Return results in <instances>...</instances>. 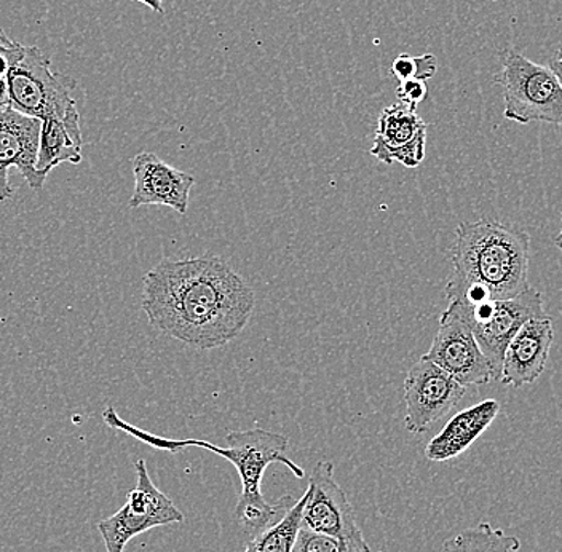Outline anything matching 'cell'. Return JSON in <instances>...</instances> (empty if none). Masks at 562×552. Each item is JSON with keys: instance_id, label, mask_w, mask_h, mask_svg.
Here are the masks:
<instances>
[{"instance_id": "1", "label": "cell", "mask_w": 562, "mask_h": 552, "mask_svg": "<svg viewBox=\"0 0 562 552\" xmlns=\"http://www.w3.org/2000/svg\"><path fill=\"white\" fill-rule=\"evenodd\" d=\"M256 294L217 256L161 260L143 278V307L158 333L196 350H213L240 336Z\"/></svg>"}, {"instance_id": "2", "label": "cell", "mask_w": 562, "mask_h": 552, "mask_svg": "<svg viewBox=\"0 0 562 552\" xmlns=\"http://www.w3.org/2000/svg\"><path fill=\"white\" fill-rule=\"evenodd\" d=\"M448 302L476 305L516 297L529 286L530 237L521 228L483 219L456 228Z\"/></svg>"}, {"instance_id": "3", "label": "cell", "mask_w": 562, "mask_h": 552, "mask_svg": "<svg viewBox=\"0 0 562 552\" xmlns=\"http://www.w3.org/2000/svg\"><path fill=\"white\" fill-rule=\"evenodd\" d=\"M103 418L108 427L126 432V435L133 436L144 444L157 450L178 453L182 449L200 448L223 457L237 467L241 481V498L263 497L261 492L263 473L272 463H281V465L286 466L297 480H304L305 477L304 467L299 466L286 455L288 438L279 435V432L262 430V428L231 431L226 436L227 448H220L213 442L200 441V439L178 441V439L161 438V436L153 435V432L139 430V428L133 427L132 424L123 420L121 415L115 413L114 407L111 406L104 410Z\"/></svg>"}, {"instance_id": "4", "label": "cell", "mask_w": 562, "mask_h": 552, "mask_svg": "<svg viewBox=\"0 0 562 552\" xmlns=\"http://www.w3.org/2000/svg\"><path fill=\"white\" fill-rule=\"evenodd\" d=\"M10 105L27 117H55L80 128L77 86L72 77L55 72L52 59L38 47H26L7 76Z\"/></svg>"}, {"instance_id": "5", "label": "cell", "mask_w": 562, "mask_h": 552, "mask_svg": "<svg viewBox=\"0 0 562 552\" xmlns=\"http://www.w3.org/2000/svg\"><path fill=\"white\" fill-rule=\"evenodd\" d=\"M501 61L502 70L495 82L504 88V117L521 125H562V86L550 68L515 50L502 53Z\"/></svg>"}, {"instance_id": "6", "label": "cell", "mask_w": 562, "mask_h": 552, "mask_svg": "<svg viewBox=\"0 0 562 552\" xmlns=\"http://www.w3.org/2000/svg\"><path fill=\"white\" fill-rule=\"evenodd\" d=\"M457 302V301H452ZM476 339L477 346L491 365L492 380H501L505 350L513 337L529 319L547 318L543 295L527 288L516 297L465 305L459 302Z\"/></svg>"}, {"instance_id": "7", "label": "cell", "mask_w": 562, "mask_h": 552, "mask_svg": "<svg viewBox=\"0 0 562 552\" xmlns=\"http://www.w3.org/2000/svg\"><path fill=\"white\" fill-rule=\"evenodd\" d=\"M135 467L136 487L130 492L125 505L98 523L108 552H123L126 544L140 533L184 520L175 503L150 480L146 460H138Z\"/></svg>"}, {"instance_id": "8", "label": "cell", "mask_w": 562, "mask_h": 552, "mask_svg": "<svg viewBox=\"0 0 562 552\" xmlns=\"http://www.w3.org/2000/svg\"><path fill=\"white\" fill-rule=\"evenodd\" d=\"M463 386L486 385L491 365L477 346L472 326L459 302H449L439 316V328L430 350L424 354Z\"/></svg>"}, {"instance_id": "9", "label": "cell", "mask_w": 562, "mask_h": 552, "mask_svg": "<svg viewBox=\"0 0 562 552\" xmlns=\"http://www.w3.org/2000/svg\"><path fill=\"white\" fill-rule=\"evenodd\" d=\"M307 498L302 511L301 527L325 533L340 541H349L361 550H369L357 522L353 506L334 477V465L328 460L316 463L308 481Z\"/></svg>"}, {"instance_id": "10", "label": "cell", "mask_w": 562, "mask_h": 552, "mask_svg": "<svg viewBox=\"0 0 562 552\" xmlns=\"http://www.w3.org/2000/svg\"><path fill=\"white\" fill-rule=\"evenodd\" d=\"M467 386L460 385L448 372L422 357L404 379V425L413 435H422L441 420L465 396Z\"/></svg>"}, {"instance_id": "11", "label": "cell", "mask_w": 562, "mask_h": 552, "mask_svg": "<svg viewBox=\"0 0 562 552\" xmlns=\"http://www.w3.org/2000/svg\"><path fill=\"white\" fill-rule=\"evenodd\" d=\"M41 121L21 114L12 105L0 108V203L12 199L10 168H16L33 190L44 188L47 178L37 171Z\"/></svg>"}, {"instance_id": "12", "label": "cell", "mask_w": 562, "mask_h": 552, "mask_svg": "<svg viewBox=\"0 0 562 552\" xmlns=\"http://www.w3.org/2000/svg\"><path fill=\"white\" fill-rule=\"evenodd\" d=\"M135 190L130 207L164 205L184 216L195 178L171 167L153 153H139L132 160Z\"/></svg>"}, {"instance_id": "13", "label": "cell", "mask_w": 562, "mask_h": 552, "mask_svg": "<svg viewBox=\"0 0 562 552\" xmlns=\"http://www.w3.org/2000/svg\"><path fill=\"white\" fill-rule=\"evenodd\" d=\"M553 340V319L550 316L525 323L505 350L498 382L515 388L536 382L547 368Z\"/></svg>"}, {"instance_id": "14", "label": "cell", "mask_w": 562, "mask_h": 552, "mask_svg": "<svg viewBox=\"0 0 562 552\" xmlns=\"http://www.w3.org/2000/svg\"><path fill=\"white\" fill-rule=\"evenodd\" d=\"M501 414L497 399H484L456 414L428 442L425 457L431 462H448L467 452Z\"/></svg>"}, {"instance_id": "15", "label": "cell", "mask_w": 562, "mask_h": 552, "mask_svg": "<svg viewBox=\"0 0 562 552\" xmlns=\"http://www.w3.org/2000/svg\"><path fill=\"white\" fill-rule=\"evenodd\" d=\"M82 129L72 128L59 119L41 121V146H38L37 171L48 178L58 165H79L82 161Z\"/></svg>"}, {"instance_id": "16", "label": "cell", "mask_w": 562, "mask_h": 552, "mask_svg": "<svg viewBox=\"0 0 562 552\" xmlns=\"http://www.w3.org/2000/svg\"><path fill=\"white\" fill-rule=\"evenodd\" d=\"M425 132H427V123L422 121L414 109L403 103L390 105L379 117L371 156L389 165V157L393 150L406 146Z\"/></svg>"}, {"instance_id": "17", "label": "cell", "mask_w": 562, "mask_h": 552, "mask_svg": "<svg viewBox=\"0 0 562 552\" xmlns=\"http://www.w3.org/2000/svg\"><path fill=\"white\" fill-rule=\"evenodd\" d=\"M296 498L291 495H284L280 500L269 503L263 497L259 498H238L235 506L234 519L235 523L240 527L249 538H255L269 527L276 526L277 522L291 508H293Z\"/></svg>"}, {"instance_id": "18", "label": "cell", "mask_w": 562, "mask_h": 552, "mask_svg": "<svg viewBox=\"0 0 562 552\" xmlns=\"http://www.w3.org/2000/svg\"><path fill=\"white\" fill-rule=\"evenodd\" d=\"M519 548L518 537L494 529L490 522H480L442 543V552H516Z\"/></svg>"}, {"instance_id": "19", "label": "cell", "mask_w": 562, "mask_h": 552, "mask_svg": "<svg viewBox=\"0 0 562 552\" xmlns=\"http://www.w3.org/2000/svg\"><path fill=\"white\" fill-rule=\"evenodd\" d=\"M305 498H307V492L294 503L293 508L276 526L251 538L246 544L245 552H293L294 541L301 529Z\"/></svg>"}, {"instance_id": "20", "label": "cell", "mask_w": 562, "mask_h": 552, "mask_svg": "<svg viewBox=\"0 0 562 552\" xmlns=\"http://www.w3.org/2000/svg\"><path fill=\"white\" fill-rule=\"evenodd\" d=\"M438 69V61L434 55L411 56L403 53L393 61L392 72L400 82L411 79H420L427 82L435 76Z\"/></svg>"}, {"instance_id": "21", "label": "cell", "mask_w": 562, "mask_h": 552, "mask_svg": "<svg viewBox=\"0 0 562 552\" xmlns=\"http://www.w3.org/2000/svg\"><path fill=\"white\" fill-rule=\"evenodd\" d=\"M293 552H340V540L301 527Z\"/></svg>"}, {"instance_id": "22", "label": "cell", "mask_w": 562, "mask_h": 552, "mask_svg": "<svg viewBox=\"0 0 562 552\" xmlns=\"http://www.w3.org/2000/svg\"><path fill=\"white\" fill-rule=\"evenodd\" d=\"M425 144H427V132L420 133L417 138L407 143L406 146L393 150L389 157V165H392L393 161H400L406 168L419 167L425 158Z\"/></svg>"}, {"instance_id": "23", "label": "cell", "mask_w": 562, "mask_h": 552, "mask_svg": "<svg viewBox=\"0 0 562 552\" xmlns=\"http://www.w3.org/2000/svg\"><path fill=\"white\" fill-rule=\"evenodd\" d=\"M26 47L12 41L5 31L0 30V79H7L13 66L20 61Z\"/></svg>"}, {"instance_id": "24", "label": "cell", "mask_w": 562, "mask_h": 552, "mask_svg": "<svg viewBox=\"0 0 562 552\" xmlns=\"http://www.w3.org/2000/svg\"><path fill=\"white\" fill-rule=\"evenodd\" d=\"M427 82L420 79L404 80L396 88V97H398L400 103L406 104L407 108L414 109V111L427 98Z\"/></svg>"}, {"instance_id": "25", "label": "cell", "mask_w": 562, "mask_h": 552, "mask_svg": "<svg viewBox=\"0 0 562 552\" xmlns=\"http://www.w3.org/2000/svg\"><path fill=\"white\" fill-rule=\"evenodd\" d=\"M550 70L558 77L562 86V47L554 52L550 59Z\"/></svg>"}, {"instance_id": "26", "label": "cell", "mask_w": 562, "mask_h": 552, "mask_svg": "<svg viewBox=\"0 0 562 552\" xmlns=\"http://www.w3.org/2000/svg\"><path fill=\"white\" fill-rule=\"evenodd\" d=\"M7 104H10L9 83L7 79H0V108Z\"/></svg>"}, {"instance_id": "27", "label": "cell", "mask_w": 562, "mask_h": 552, "mask_svg": "<svg viewBox=\"0 0 562 552\" xmlns=\"http://www.w3.org/2000/svg\"><path fill=\"white\" fill-rule=\"evenodd\" d=\"M136 2L144 3V5L149 7L150 10L157 13H164V2L165 0H136Z\"/></svg>"}, {"instance_id": "28", "label": "cell", "mask_w": 562, "mask_h": 552, "mask_svg": "<svg viewBox=\"0 0 562 552\" xmlns=\"http://www.w3.org/2000/svg\"><path fill=\"white\" fill-rule=\"evenodd\" d=\"M340 552H367L358 548L357 544L349 543V541H340Z\"/></svg>"}, {"instance_id": "29", "label": "cell", "mask_w": 562, "mask_h": 552, "mask_svg": "<svg viewBox=\"0 0 562 552\" xmlns=\"http://www.w3.org/2000/svg\"><path fill=\"white\" fill-rule=\"evenodd\" d=\"M554 245H557V248L562 249V225L560 234L557 235V238H554Z\"/></svg>"}]
</instances>
